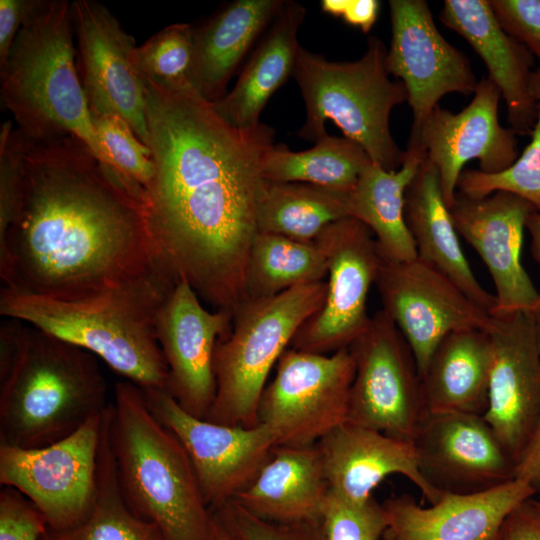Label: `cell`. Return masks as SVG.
Listing matches in <instances>:
<instances>
[{
  "instance_id": "cell-12",
  "label": "cell",
  "mask_w": 540,
  "mask_h": 540,
  "mask_svg": "<svg viewBox=\"0 0 540 540\" xmlns=\"http://www.w3.org/2000/svg\"><path fill=\"white\" fill-rule=\"evenodd\" d=\"M314 241L327 262L325 300L289 347L332 354L349 348L367 328L368 295L384 260L372 232L352 217L330 224Z\"/></svg>"
},
{
  "instance_id": "cell-50",
  "label": "cell",
  "mask_w": 540,
  "mask_h": 540,
  "mask_svg": "<svg viewBox=\"0 0 540 540\" xmlns=\"http://www.w3.org/2000/svg\"><path fill=\"white\" fill-rule=\"evenodd\" d=\"M532 313H533L534 329H535L537 345L540 352V303L534 309V311H532Z\"/></svg>"
},
{
  "instance_id": "cell-5",
  "label": "cell",
  "mask_w": 540,
  "mask_h": 540,
  "mask_svg": "<svg viewBox=\"0 0 540 540\" xmlns=\"http://www.w3.org/2000/svg\"><path fill=\"white\" fill-rule=\"evenodd\" d=\"M109 434L122 496L165 540H212L213 513L177 437L148 408L141 389L114 387Z\"/></svg>"
},
{
  "instance_id": "cell-22",
  "label": "cell",
  "mask_w": 540,
  "mask_h": 540,
  "mask_svg": "<svg viewBox=\"0 0 540 540\" xmlns=\"http://www.w3.org/2000/svg\"><path fill=\"white\" fill-rule=\"evenodd\" d=\"M536 494L515 478L480 493H443L428 507L407 494L393 496L382 503L387 516L382 540H501L507 515Z\"/></svg>"
},
{
  "instance_id": "cell-1",
  "label": "cell",
  "mask_w": 540,
  "mask_h": 540,
  "mask_svg": "<svg viewBox=\"0 0 540 540\" xmlns=\"http://www.w3.org/2000/svg\"><path fill=\"white\" fill-rule=\"evenodd\" d=\"M143 79L155 168L146 210L159 261L202 301L233 314L246 299L262 161L274 131L262 123L238 128L199 93Z\"/></svg>"
},
{
  "instance_id": "cell-39",
  "label": "cell",
  "mask_w": 540,
  "mask_h": 540,
  "mask_svg": "<svg viewBox=\"0 0 540 540\" xmlns=\"http://www.w3.org/2000/svg\"><path fill=\"white\" fill-rule=\"evenodd\" d=\"M237 540H321L318 523H275L249 513L235 501L212 511Z\"/></svg>"
},
{
  "instance_id": "cell-16",
  "label": "cell",
  "mask_w": 540,
  "mask_h": 540,
  "mask_svg": "<svg viewBox=\"0 0 540 540\" xmlns=\"http://www.w3.org/2000/svg\"><path fill=\"white\" fill-rule=\"evenodd\" d=\"M501 93L489 78L479 81L472 101L453 113L436 106L417 126L409 140L417 142L438 171L443 199L450 209L459 177L467 162L477 159L480 171L499 173L518 157L515 133L499 122Z\"/></svg>"
},
{
  "instance_id": "cell-45",
  "label": "cell",
  "mask_w": 540,
  "mask_h": 540,
  "mask_svg": "<svg viewBox=\"0 0 540 540\" xmlns=\"http://www.w3.org/2000/svg\"><path fill=\"white\" fill-rule=\"evenodd\" d=\"M379 7L377 0H349L341 18L347 24L368 33L377 20Z\"/></svg>"
},
{
  "instance_id": "cell-26",
  "label": "cell",
  "mask_w": 540,
  "mask_h": 540,
  "mask_svg": "<svg viewBox=\"0 0 540 540\" xmlns=\"http://www.w3.org/2000/svg\"><path fill=\"white\" fill-rule=\"evenodd\" d=\"M404 214L417 258L447 276L492 315L494 294L482 287L469 265L443 199L438 171L426 156L406 190Z\"/></svg>"
},
{
  "instance_id": "cell-35",
  "label": "cell",
  "mask_w": 540,
  "mask_h": 540,
  "mask_svg": "<svg viewBox=\"0 0 540 540\" xmlns=\"http://www.w3.org/2000/svg\"><path fill=\"white\" fill-rule=\"evenodd\" d=\"M135 63L143 78L172 90L200 94L194 29L189 24L169 25L137 46Z\"/></svg>"
},
{
  "instance_id": "cell-13",
  "label": "cell",
  "mask_w": 540,
  "mask_h": 540,
  "mask_svg": "<svg viewBox=\"0 0 540 540\" xmlns=\"http://www.w3.org/2000/svg\"><path fill=\"white\" fill-rule=\"evenodd\" d=\"M153 415L184 447L211 511L232 501L257 477L276 442L262 424L210 422L185 411L167 390L141 389Z\"/></svg>"
},
{
  "instance_id": "cell-21",
  "label": "cell",
  "mask_w": 540,
  "mask_h": 540,
  "mask_svg": "<svg viewBox=\"0 0 540 540\" xmlns=\"http://www.w3.org/2000/svg\"><path fill=\"white\" fill-rule=\"evenodd\" d=\"M534 211L526 200L503 191L482 198L457 194L450 208L456 231L491 276L496 299L492 315L532 312L540 303V292L521 260L526 223Z\"/></svg>"
},
{
  "instance_id": "cell-8",
  "label": "cell",
  "mask_w": 540,
  "mask_h": 540,
  "mask_svg": "<svg viewBox=\"0 0 540 540\" xmlns=\"http://www.w3.org/2000/svg\"><path fill=\"white\" fill-rule=\"evenodd\" d=\"M326 281L278 295L247 298L234 311L229 332L215 347L216 394L206 420L252 427L267 378L300 327L322 307Z\"/></svg>"
},
{
  "instance_id": "cell-40",
  "label": "cell",
  "mask_w": 540,
  "mask_h": 540,
  "mask_svg": "<svg viewBox=\"0 0 540 540\" xmlns=\"http://www.w3.org/2000/svg\"><path fill=\"white\" fill-rule=\"evenodd\" d=\"M47 524L38 509L9 486L0 490V540H40Z\"/></svg>"
},
{
  "instance_id": "cell-30",
  "label": "cell",
  "mask_w": 540,
  "mask_h": 540,
  "mask_svg": "<svg viewBox=\"0 0 540 540\" xmlns=\"http://www.w3.org/2000/svg\"><path fill=\"white\" fill-rule=\"evenodd\" d=\"M282 0H237L194 29L197 82L209 102L225 95L226 85L253 42L274 20Z\"/></svg>"
},
{
  "instance_id": "cell-43",
  "label": "cell",
  "mask_w": 540,
  "mask_h": 540,
  "mask_svg": "<svg viewBox=\"0 0 540 540\" xmlns=\"http://www.w3.org/2000/svg\"><path fill=\"white\" fill-rule=\"evenodd\" d=\"M27 0L0 1V68L4 66L21 28Z\"/></svg>"
},
{
  "instance_id": "cell-27",
  "label": "cell",
  "mask_w": 540,
  "mask_h": 540,
  "mask_svg": "<svg viewBox=\"0 0 540 540\" xmlns=\"http://www.w3.org/2000/svg\"><path fill=\"white\" fill-rule=\"evenodd\" d=\"M492 358L486 330L468 328L449 333L421 376L427 412L484 416Z\"/></svg>"
},
{
  "instance_id": "cell-6",
  "label": "cell",
  "mask_w": 540,
  "mask_h": 540,
  "mask_svg": "<svg viewBox=\"0 0 540 540\" xmlns=\"http://www.w3.org/2000/svg\"><path fill=\"white\" fill-rule=\"evenodd\" d=\"M74 38L70 2L27 0L21 28L0 68L1 98L24 137L75 136L111 168L77 71Z\"/></svg>"
},
{
  "instance_id": "cell-10",
  "label": "cell",
  "mask_w": 540,
  "mask_h": 540,
  "mask_svg": "<svg viewBox=\"0 0 540 540\" xmlns=\"http://www.w3.org/2000/svg\"><path fill=\"white\" fill-rule=\"evenodd\" d=\"M349 350L355 374L348 421L412 441L427 409L415 357L399 329L381 309Z\"/></svg>"
},
{
  "instance_id": "cell-51",
  "label": "cell",
  "mask_w": 540,
  "mask_h": 540,
  "mask_svg": "<svg viewBox=\"0 0 540 540\" xmlns=\"http://www.w3.org/2000/svg\"><path fill=\"white\" fill-rule=\"evenodd\" d=\"M540 495V494H539ZM534 502L536 504V506L539 508L540 510V496L537 498V499H534Z\"/></svg>"
},
{
  "instance_id": "cell-18",
  "label": "cell",
  "mask_w": 540,
  "mask_h": 540,
  "mask_svg": "<svg viewBox=\"0 0 540 540\" xmlns=\"http://www.w3.org/2000/svg\"><path fill=\"white\" fill-rule=\"evenodd\" d=\"M412 442L422 476L441 494L480 493L515 479V463L484 416L427 412Z\"/></svg>"
},
{
  "instance_id": "cell-28",
  "label": "cell",
  "mask_w": 540,
  "mask_h": 540,
  "mask_svg": "<svg viewBox=\"0 0 540 540\" xmlns=\"http://www.w3.org/2000/svg\"><path fill=\"white\" fill-rule=\"evenodd\" d=\"M304 17L301 4L285 2L232 90L212 102L230 124L246 129L261 123L266 103L293 74L300 49L297 33Z\"/></svg>"
},
{
  "instance_id": "cell-9",
  "label": "cell",
  "mask_w": 540,
  "mask_h": 540,
  "mask_svg": "<svg viewBox=\"0 0 540 540\" xmlns=\"http://www.w3.org/2000/svg\"><path fill=\"white\" fill-rule=\"evenodd\" d=\"M355 361L349 348L317 354L287 348L259 400L257 420L276 446L316 445L348 421Z\"/></svg>"
},
{
  "instance_id": "cell-46",
  "label": "cell",
  "mask_w": 540,
  "mask_h": 540,
  "mask_svg": "<svg viewBox=\"0 0 540 540\" xmlns=\"http://www.w3.org/2000/svg\"><path fill=\"white\" fill-rule=\"evenodd\" d=\"M526 229L531 236V250L535 261L540 266V212L534 211L528 217Z\"/></svg>"
},
{
  "instance_id": "cell-38",
  "label": "cell",
  "mask_w": 540,
  "mask_h": 540,
  "mask_svg": "<svg viewBox=\"0 0 540 540\" xmlns=\"http://www.w3.org/2000/svg\"><path fill=\"white\" fill-rule=\"evenodd\" d=\"M387 516L375 497L356 504L331 492L318 522L321 540H382Z\"/></svg>"
},
{
  "instance_id": "cell-15",
  "label": "cell",
  "mask_w": 540,
  "mask_h": 540,
  "mask_svg": "<svg viewBox=\"0 0 540 540\" xmlns=\"http://www.w3.org/2000/svg\"><path fill=\"white\" fill-rule=\"evenodd\" d=\"M71 14L79 76L92 116L121 117L149 148L145 85L135 63L134 38L97 1H73Z\"/></svg>"
},
{
  "instance_id": "cell-36",
  "label": "cell",
  "mask_w": 540,
  "mask_h": 540,
  "mask_svg": "<svg viewBox=\"0 0 540 540\" xmlns=\"http://www.w3.org/2000/svg\"><path fill=\"white\" fill-rule=\"evenodd\" d=\"M530 136L521 155L505 170L487 174L464 169L458 180L457 194L482 198L497 191L508 192L526 200L540 212V103Z\"/></svg>"
},
{
  "instance_id": "cell-48",
  "label": "cell",
  "mask_w": 540,
  "mask_h": 540,
  "mask_svg": "<svg viewBox=\"0 0 540 540\" xmlns=\"http://www.w3.org/2000/svg\"><path fill=\"white\" fill-rule=\"evenodd\" d=\"M213 519L212 540H237L232 532L214 513Z\"/></svg>"
},
{
  "instance_id": "cell-25",
  "label": "cell",
  "mask_w": 540,
  "mask_h": 540,
  "mask_svg": "<svg viewBox=\"0 0 540 540\" xmlns=\"http://www.w3.org/2000/svg\"><path fill=\"white\" fill-rule=\"evenodd\" d=\"M329 493L316 445L276 446L257 477L233 501L266 521L318 523Z\"/></svg>"
},
{
  "instance_id": "cell-2",
  "label": "cell",
  "mask_w": 540,
  "mask_h": 540,
  "mask_svg": "<svg viewBox=\"0 0 540 540\" xmlns=\"http://www.w3.org/2000/svg\"><path fill=\"white\" fill-rule=\"evenodd\" d=\"M17 132L22 174L14 216L0 237L2 287L71 300L161 264L142 188L75 136L33 140Z\"/></svg>"
},
{
  "instance_id": "cell-49",
  "label": "cell",
  "mask_w": 540,
  "mask_h": 540,
  "mask_svg": "<svg viewBox=\"0 0 540 540\" xmlns=\"http://www.w3.org/2000/svg\"><path fill=\"white\" fill-rule=\"evenodd\" d=\"M529 92L533 100L537 104L540 103V67L530 75Z\"/></svg>"
},
{
  "instance_id": "cell-41",
  "label": "cell",
  "mask_w": 540,
  "mask_h": 540,
  "mask_svg": "<svg viewBox=\"0 0 540 540\" xmlns=\"http://www.w3.org/2000/svg\"><path fill=\"white\" fill-rule=\"evenodd\" d=\"M503 30L540 61V0H489Z\"/></svg>"
},
{
  "instance_id": "cell-34",
  "label": "cell",
  "mask_w": 540,
  "mask_h": 540,
  "mask_svg": "<svg viewBox=\"0 0 540 540\" xmlns=\"http://www.w3.org/2000/svg\"><path fill=\"white\" fill-rule=\"evenodd\" d=\"M326 277L327 262L315 241L257 233L246 270V299L272 297Z\"/></svg>"
},
{
  "instance_id": "cell-24",
  "label": "cell",
  "mask_w": 540,
  "mask_h": 540,
  "mask_svg": "<svg viewBox=\"0 0 540 540\" xmlns=\"http://www.w3.org/2000/svg\"><path fill=\"white\" fill-rule=\"evenodd\" d=\"M440 20L461 35L485 63L487 77L506 103L510 129L530 135L538 105L529 92L533 55L503 30L489 0H446Z\"/></svg>"
},
{
  "instance_id": "cell-11",
  "label": "cell",
  "mask_w": 540,
  "mask_h": 540,
  "mask_svg": "<svg viewBox=\"0 0 540 540\" xmlns=\"http://www.w3.org/2000/svg\"><path fill=\"white\" fill-rule=\"evenodd\" d=\"M104 411L45 447L20 448L0 442L1 486L23 494L50 529L78 524L94 504Z\"/></svg>"
},
{
  "instance_id": "cell-31",
  "label": "cell",
  "mask_w": 540,
  "mask_h": 540,
  "mask_svg": "<svg viewBox=\"0 0 540 540\" xmlns=\"http://www.w3.org/2000/svg\"><path fill=\"white\" fill-rule=\"evenodd\" d=\"M348 196L312 184L263 179L257 201L258 233L312 242L330 224L350 217Z\"/></svg>"
},
{
  "instance_id": "cell-23",
  "label": "cell",
  "mask_w": 540,
  "mask_h": 540,
  "mask_svg": "<svg viewBox=\"0 0 540 540\" xmlns=\"http://www.w3.org/2000/svg\"><path fill=\"white\" fill-rule=\"evenodd\" d=\"M316 446L330 492L348 502L368 501L374 497L373 490L392 474L410 480L430 504L442 496L422 476L412 441L347 421Z\"/></svg>"
},
{
  "instance_id": "cell-32",
  "label": "cell",
  "mask_w": 540,
  "mask_h": 540,
  "mask_svg": "<svg viewBox=\"0 0 540 540\" xmlns=\"http://www.w3.org/2000/svg\"><path fill=\"white\" fill-rule=\"evenodd\" d=\"M110 403L103 413L94 504L78 524L53 530L40 540H165L152 523L137 516L125 502L117 478L109 434Z\"/></svg>"
},
{
  "instance_id": "cell-7",
  "label": "cell",
  "mask_w": 540,
  "mask_h": 540,
  "mask_svg": "<svg viewBox=\"0 0 540 540\" xmlns=\"http://www.w3.org/2000/svg\"><path fill=\"white\" fill-rule=\"evenodd\" d=\"M387 48L371 37L361 58L328 61L300 47L292 76L306 107L299 136L316 142L327 135L325 123L333 121L344 137L359 144L370 160L392 171L401 167L402 151L390 131L393 108L407 101L401 81L391 80L386 65Z\"/></svg>"
},
{
  "instance_id": "cell-14",
  "label": "cell",
  "mask_w": 540,
  "mask_h": 540,
  "mask_svg": "<svg viewBox=\"0 0 540 540\" xmlns=\"http://www.w3.org/2000/svg\"><path fill=\"white\" fill-rule=\"evenodd\" d=\"M375 285L382 310L410 346L420 376L449 333L486 330L491 320L452 280L419 258L383 261Z\"/></svg>"
},
{
  "instance_id": "cell-44",
  "label": "cell",
  "mask_w": 540,
  "mask_h": 540,
  "mask_svg": "<svg viewBox=\"0 0 540 540\" xmlns=\"http://www.w3.org/2000/svg\"><path fill=\"white\" fill-rule=\"evenodd\" d=\"M515 478L525 481L540 494V423L515 465Z\"/></svg>"
},
{
  "instance_id": "cell-19",
  "label": "cell",
  "mask_w": 540,
  "mask_h": 540,
  "mask_svg": "<svg viewBox=\"0 0 540 540\" xmlns=\"http://www.w3.org/2000/svg\"><path fill=\"white\" fill-rule=\"evenodd\" d=\"M493 349L484 414L515 465L540 423V352L532 312L491 315Z\"/></svg>"
},
{
  "instance_id": "cell-42",
  "label": "cell",
  "mask_w": 540,
  "mask_h": 540,
  "mask_svg": "<svg viewBox=\"0 0 540 540\" xmlns=\"http://www.w3.org/2000/svg\"><path fill=\"white\" fill-rule=\"evenodd\" d=\"M501 540H540V510L533 498L520 503L507 515Z\"/></svg>"
},
{
  "instance_id": "cell-29",
  "label": "cell",
  "mask_w": 540,
  "mask_h": 540,
  "mask_svg": "<svg viewBox=\"0 0 540 540\" xmlns=\"http://www.w3.org/2000/svg\"><path fill=\"white\" fill-rule=\"evenodd\" d=\"M425 152L409 140L401 167L388 171L370 162L349 193V215L362 222L373 234L386 262L417 258L413 237L405 220L406 190L416 175Z\"/></svg>"
},
{
  "instance_id": "cell-47",
  "label": "cell",
  "mask_w": 540,
  "mask_h": 540,
  "mask_svg": "<svg viewBox=\"0 0 540 540\" xmlns=\"http://www.w3.org/2000/svg\"><path fill=\"white\" fill-rule=\"evenodd\" d=\"M349 0H323L321 8L325 13L340 17L343 15Z\"/></svg>"
},
{
  "instance_id": "cell-33",
  "label": "cell",
  "mask_w": 540,
  "mask_h": 540,
  "mask_svg": "<svg viewBox=\"0 0 540 540\" xmlns=\"http://www.w3.org/2000/svg\"><path fill=\"white\" fill-rule=\"evenodd\" d=\"M372 162L363 148L346 137L325 135L305 151L272 145L262 161V178L299 182L350 193L364 168Z\"/></svg>"
},
{
  "instance_id": "cell-20",
  "label": "cell",
  "mask_w": 540,
  "mask_h": 540,
  "mask_svg": "<svg viewBox=\"0 0 540 540\" xmlns=\"http://www.w3.org/2000/svg\"><path fill=\"white\" fill-rule=\"evenodd\" d=\"M233 314L208 310L195 290L178 280L157 317V339L168 367V392L191 415L206 419L216 394L213 359Z\"/></svg>"
},
{
  "instance_id": "cell-4",
  "label": "cell",
  "mask_w": 540,
  "mask_h": 540,
  "mask_svg": "<svg viewBox=\"0 0 540 540\" xmlns=\"http://www.w3.org/2000/svg\"><path fill=\"white\" fill-rule=\"evenodd\" d=\"M12 320L0 328V442L41 448L108 407L106 381L92 353Z\"/></svg>"
},
{
  "instance_id": "cell-3",
  "label": "cell",
  "mask_w": 540,
  "mask_h": 540,
  "mask_svg": "<svg viewBox=\"0 0 540 540\" xmlns=\"http://www.w3.org/2000/svg\"><path fill=\"white\" fill-rule=\"evenodd\" d=\"M177 281L159 264L123 284L71 300L1 287L0 313L92 353L140 389L168 390L157 317Z\"/></svg>"
},
{
  "instance_id": "cell-37",
  "label": "cell",
  "mask_w": 540,
  "mask_h": 540,
  "mask_svg": "<svg viewBox=\"0 0 540 540\" xmlns=\"http://www.w3.org/2000/svg\"><path fill=\"white\" fill-rule=\"evenodd\" d=\"M92 118L109 166L124 179L146 191L155 174L150 149L121 117L99 115Z\"/></svg>"
},
{
  "instance_id": "cell-17",
  "label": "cell",
  "mask_w": 540,
  "mask_h": 540,
  "mask_svg": "<svg viewBox=\"0 0 540 540\" xmlns=\"http://www.w3.org/2000/svg\"><path fill=\"white\" fill-rule=\"evenodd\" d=\"M391 42L386 65L407 91L419 125L449 93H474L478 81L469 59L439 32L424 0L389 1Z\"/></svg>"
}]
</instances>
